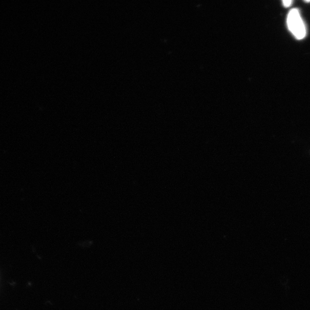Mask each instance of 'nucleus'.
<instances>
[{
	"mask_svg": "<svg viewBox=\"0 0 310 310\" xmlns=\"http://www.w3.org/2000/svg\"><path fill=\"white\" fill-rule=\"evenodd\" d=\"M287 25L291 32L298 39H302L306 36V28L297 9L291 11L287 17Z\"/></svg>",
	"mask_w": 310,
	"mask_h": 310,
	"instance_id": "obj_1",
	"label": "nucleus"
},
{
	"mask_svg": "<svg viewBox=\"0 0 310 310\" xmlns=\"http://www.w3.org/2000/svg\"><path fill=\"white\" fill-rule=\"evenodd\" d=\"M293 3L292 1H288V0H287V1H283V6L285 7H288L291 6V5H292V4Z\"/></svg>",
	"mask_w": 310,
	"mask_h": 310,
	"instance_id": "obj_2",
	"label": "nucleus"
}]
</instances>
